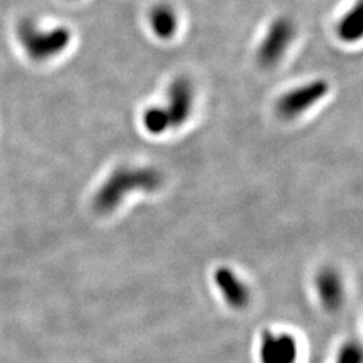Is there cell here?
Segmentation results:
<instances>
[{"label":"cell","mask_w":363,"mask_h":363,"mask_svg":"<svg viewBox=\"0 0 363 363\" xmlns=\"http://www.w3.org/2000/svg\"><path fill=\"white\" fill-rule=\"evenodd\" d=\"M162 184L163 175L159 169L121 166L113 169L99 187L94 196V206L100 211H111L130 193H154L162 187Z\"/></svg>","instance_id":"6da1fadb"},{"label":"cell","mask_w":363,"mask_h":363,"mask_svg":"<svg viewBox=\"0 0 363 363\" xmlns=\"http://www.w3.org/2000/svg\"><path fill=\"white\" fill-rule=\"evenodd\" d=\"M330 91V84L323 78H315L303 85L286 91L277 101L279 115L286 120H294L318 104Z\"/></svg>","instance_id":"7a4b0ae2"},{"label":"cell","mask_w":363,"mask_h":363,"mask_svg":"<svg viewBox=\"0 0 363 363\" xmlns=\"http://www.w3.org/2000/svg\"><path fill=\"white\" fill-rule=\"evenodd\" d=\"M295 38V25L291 19L277 18L268 27L257 50V61L264 67L277 65L286 55L291 42Z\"/></svg>","instance_id":"3957f363"},{"label":"cell","mask_w":363,"mask_h":363,"mask_svg":"<svg viewBox=\"0 0 363 363\" xmlns=\"http://www.w3.org/2000/svg\"><path fill=\"white\" fill-rule=\"evenodd\" d=\"M194 86L189 78L177 77L171 81L164 104L171 128H181L190 118L194 106Z\"/></svg>","instance_id":"277c9868"},{"label":"cell","mask_w":363,"mask_h":363,"mask_svg":"<svg viewBox=\"0 0 363 363\" xmlns=\"http://www.w3.org/2000/svg\"><path fill=\"white\" fill-rule=\"evenodd\" d=\"M72 34L66 27H54L46 31H33L30 52L38 58H50L64 52L70 43Z\"/></svg>","instance_id":"5b68a950"},{"label":"cell","mask_w":363,"mask_h":363,"mask_svg":"<svg viewBox=\"0 0 363 363\" xmlns=\"http://www.w3.org/2000/svg\"><path fill=\"white\" fill-rule=\"evenodd\" d=\"M150 26L157 38H172L178 30V16L169 4H157L150 13Z\"/></svg>","instance_id":"8992f818"},{"label":"cell","mask_w":363,"mask_h":363,"mask_svg":"<svg viewBox=\"0 0 363 363\" xmlns=\"http://www.w3.org/2000/svg\"><path fill=\"white\" fill-rule=\"evenodd\" d=\"M337 35V38L345 43H354L362 38L363 9L361 1H358L350 11L339 21Z\"/></svg>","instance_id":"52a82bcc"},{"label":"cell","mask_w":363,"mask_h":363,"mask_svg":"<svg viewBox=\"0 0 363 363\" xmlns=\"http://www.w3.org/2000/svg\"><path fill=\"white\" fill-rule=\"evenodd\" d=\"M144 130L150 135H163L166 130H171L169 117L164 109V106L154 105L150 108H145L142 116Z\"/></svg>","instance_id":"ba28073f"}]
</instances>
